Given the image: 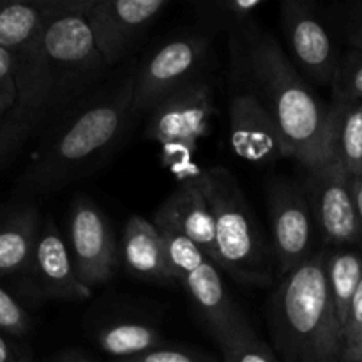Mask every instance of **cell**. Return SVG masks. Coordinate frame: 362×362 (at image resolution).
Here are the masks:
<instances>
[{"instance_id":"cell-16","label":"cell","mask_w":362,"mask_h":362,"mask_svg":"<svg viewBox=\"0 0 362 362\" xmlns=\"http://www.w3.org/2000/svg\"><path fill=\"white\" fill-rule=\"evenodd\" d=\"M154 223L166 225L180 232L218 265L214 216L198 179V173L189 179H184L166 197V200L156 212Z\"/></svg>"},{"instance_id":"cell-27","label":"cell","mask_w":362,"mask_h":362,"mask_svg":"<svg viewBox=\"0 0 362 362\" xmlns=\"http://www.w3.org/2000/svg\"><path fill=\"white\" fill-rule=\"evenodd\" d=\"M115 362H218L205 354L194 352L187 349H175V346H161V349L151 350L141 356L131 357V359L115 361Z\"/></svg>"},{"instance_id":"cell-29","label":"cell","mask_w":362,"mask_h":362,"mask_svg":"<svg viewBox=\"0 0 362 362\" xmlns=\"http://www.w3.org/2000/svg\"><path fill=\"white\" fill-rule=\"evenodd\" d=\"M0 95H16V57L0 46Z\"/></svg>"},{"instance_id":"cell-25","label":"cell","mask_w":362,"mask_h":362,"mask_svg":"<svg viewBox=\"0 0 362 362\" xmlns=\"http://www.w3.org/2000/svg\"><path fill=\"white\" fill-rule=\"evenodd\" d=\"M331 88L332 101L362 103V52L352 49L341 57Z\"/></svg>"},{"instance_id":"cell-1","label":"cell","mask_w":362,"mask_h":362,"mask_svg":"<svg viewBox=\"0 0 362 362\" xmlns=\"http://www.w3.org/2000/svg\"><path fill=\"white\" fill-rule=\"evenodd\" d=\"M230 74L233 83L250 88L274 119L286 158L299 161L306 172L331 158V105L315 94L274 35L255 25L230 37Z\"/></svg>"},{"instance_id":"cell-14","label":"cell","mask_w":362,"mask_h":362,"mask_svg":"<svg viewBox=\"0 0 362 362\" xmlns=\"http://www.w3.org/2000/svg\"><path fill=\"white\" fill-rule=\"evenodd\" d=\"M230 144L237 158L247 163L278 161L286 158L285 141L260 99L239 83H233L228 106Z\"/></svg>"},{"instance_id":"cell-17","label":"cell","mask_w":362,"mask_h":362,"mask_svg":"<svg viewBox=\"0 0 362 362\" xmlns=\"http://www.w3.org/2000/svg\"><path fill=\"white\" fill-rule=\"evenodd\" d=\"M120 260L133 276L148 281H175L166 258L163 235L154 221L131 216L120 239Z\"/></svg>"},{"instance_id":"cell-20","label":"cell","mask_w":362,"mask_h":362,"mask_svg":"<svg viewBox=\"0 0 362 362\" xmlns=\"http://www.w3.org/2000/svg\"><path fill=\"white\" fill-rule=\"evenodd\" d=\"M41 225L34 209H25L0 225V274L28 272Z\"/></svg>"},{"instance_id":"cell-2","label":"cell","mask_w":362,"mask_h":362,"mask_svg":"<svg viewBox=\"0 0 362 362\" xmlns=\"http://www.w3.org/2000/svg\"><path fill=\"white\" fill-rule=\"evenodd\" d=\"M134 71L112 87L95 90L53 124L23 179L32 191H53L81 179L108 159L131 129Z\"/></svg>"},{"instance_id":"cell-31","label":"cell","mask_w":362,"mask_h":362,"mask_svg":"<svg viewBox=\"0 0 362 362\" xmlns=\"http://www.w3.org/2000/svg\"><path fill=\"white\" fill-rule=\"evenodd\" d=\"M341 362H362V338L350 345H343Z\"/></svg>"},{"instance_id":"cell-8","label":"cell","mask_w":362,"mask_h":362,"mask_svg":"<svg viewBox=\"0 0 362 362\" xmlns=\"http://www.w3.org/2000/svg\"><path fill=\"white\" fill-rule=\"evenodd\" d=\"M214 112L212 87L198 78L148 112L145 138L159 141L170 156L191 154L198 140L207 134Z\"/></svg>"},{"instance_id":"cell-26","label":"cell","mask_w":362,"mask_h":362,"mask_svg":"<svg viewBox=\"0 0 362 362\" xmlns=\"http://www.w3.org/2000/svg\"><path fill=\"white\" fill-rule=\"evenodd\" d=\"M30 329V317L14 300L13 296L0 288V331L11 336H23Z\"/></svg>"},{"instance_id":"cell-30","label":"cell","mask_w":362,"mask_h":362,"mask_svg":"<svg viewBox=\"0 0 362 362\" xmlns=\"http://www.w3.org/2000/svg\"><path fill=\"white\" fill-rule=\"evenodd\" d=\"M345 35L349 45L352 46L356 52H362V6L357 7L352 14H349Z\"/></svg>"},{"instance_id":"cell-7","label":"cell","mask_w":362,"mask_h":362,"mask_svg":"<svg viewBox=\"0 0 362 362\" xmlns=\"http://www.w3.org/2000/svg\"><path fill=\"white\" fill-rule=\"evenodd\" d=\"M209 46V39L200 34H184L158 46L134 69V113H148L170 94L197 81Z\"/></svg>"},{"instance_id":"cell-22","label":"cell","mask_w":362,"mask_h":362,"mask_svg":"<svg viewBox=\"0 0 362 362\" xmlns=\"http://www.w3.org/2000/svg\"><path fill=\"white\" fill-rule=\"evenodd\" d=\"M327 283L338 313L339 324L345 327L350 304L362 279V257L354 251H334L327 255Z\"/></svg>"},{"instance_id":"cell-4","label":"cell","mask_w":362,"mask_h":362,"mask_svg":"<svg viewBox=\"0 0 362 362\" xmlns=\"http://www.w3.org/2000/svg\"><path fill=\"white\" fill-rule=\"evenodd\" d=\"M198 179L214 216L218 267L240 283L264 285L269 281L264 244L237 179L223 166L202 170Z\"/></svg>"},{"instance_id":"cell-32","label":"cell","mask_w":362,"mask_h":362,"mask_svg":"<svg viewBox=\"0 0 362 362\" xmlns=\"http://www.w3.org/2000/svg\"><path fill=\"white\" fill-rule=\"evenodd\" d=\"M352 193H354V202H356L357 218H359L361 237H362V177H356V179H352Z\"/></svg>"},{"instance_id":"cell-34","label":"cell","mask_w":362,"mask_h":362,"mask_svg":"<svg viewBox=\"0 0 362 362\" xmlns=\"http://www.w3.org/2000/svg\"><path fill=\"white\" fill-rule=\"evenodd\" d=\"M16 95H0V124H2L4 119L9 115L11 110L16 106Z\"/></svg>"},{"instance_id":"cell-19","label":"cell","mask_w":362,"mask_h":362,"mask_svg":"<svg viewBox=\"0 0 362 362\" xmlns=\"http://www.w3.org/2000/svg\"><path fill=\"white\" fill-rule=\"evenodd\" d=\"M329 156L352 179L362 177V103H331Z\"/></svg>"},{"instance_id":"cell-3","label":"cell","mask_w":362,"mask_h":362,"mask_svg":"<svg viewBox=\"0 0 362 362\" xmlns=\"http://www.w3.org/2000/svg\"><path fill=\"white\" fill-rule=\"evenodd\" d=\"M327 255L283 274L271 299V327L285 362H341L343 327L327 283Z\"/></svg>"},{"instance_id":"cell-5","label":"cell","mask_w":362,"mask_h":362,"mask_svg":"<svg viewBox=\"0 0 362 362\" xmlns=\"http://www.w3.org/2000/svg\"><path fill=\"white\" fill-rule=\"evenodd\" d=\"M42 48L52 81L48 113L60 117L94 94V87L110 67L83 14L48 16L42 30Z\"/></svg>"},{"instance_id":"cell-11","label":"cell","mask_w":362,"mask_h":362,"mask_svg":"<svg viewBox=\"0 0 362 362\" xmlns=\"http://www.w3.org/2000/svg\"><path fill=\"white\" fill-rule=\"evenodd\" d=\"M67 239L74 269L85 286L94 290L115 274L120 247L105 212L88 197H78L71 205Z\"/></svg>"},{"instance_id":"cell-33","label":"cell","mask_w":362,"mask_h":362,"mask_svg":"<svg viewBox=\"0 0 362 362\" xmlns=\"http://www.w3.org/2000/svg\"><path fill=\"white\" fill-rule=\"evenodd\" d=\"M0 362H27L16 356L13 352V349L9 346V343L4 339V336L0 334Z\"/></svg>"},{"instance_id":"cell-35","label":"cell","mask_w":362,"mask_h":362,"mask_svg":"<svg viewBox=\"0 0 362 362\" xmlns=\"http://www.w3.org/2000/svg\"><path fill=\"white\" fill-rule=\"evenodd\" d=\"M57 362H95V361L88 359V357L81 356V354H64V356L59 357V361Z\"/></svg>"},{"instance_id":"cell-28","label":"cell","mask_w":362,"mask_h":362,"mask_svg":"<svg viewBox=\"0 0 362 362\" xmlns=\"http://www.w3.org/2000/svg\"><path fill=\"white\" fill-rule=\"evenodd\" d=\"M362 338V279L359 283L356 296H354L352 304H350L349 318L343 327V345L357 341Z\"/></svg>"},{"instance_id":"cell-12","label":"cell","mask_w":362,"mask_h":362,"mask_svg":"<svg viewBox=\"0 0 362 362\" xmlns=\"http://www.w3.org/2000/svg\"><path fill=\"white\" fill-rule=\"evenodd\" d=\"M274 257L281 274L313 257L315 219L304 187L290 179H274L267 193Z\"/></svg>"},{"instance_id":"cell-15","label":"cell","mask_w":362,"mask_h":362,"mask_svg":"<svg viewBox=\"0 0 362 362\" xmlns=\"http://www.w3.org/2000/svg\"><path fill=\"white\" fill-rule=\"evenodd\" d=\"M28 274L48 299L85 300L92 296V290L78 278L69 246L52 219H46L39 230Z\"/></svg>"},{"instance_id":"cell-18","label":"cell","mask_w":362,"mask_h":362,"mask_svg":"<svg viewBox=\"0 0 362 362\" xmlns=\"http://www.w3.org/2000/svg\"><path fill=\"white\" fill-rule=\"evenodd\" d=\"M46 20L45 0L0 4V46L13 53L16 62L42 55Z\"/></svg>"},{"instance_id":"cell-9","label":"cell","mask_w":362,"mask_h":362,"mask_svg":"<svg viewBox=\"0 0 362 362\" xmlns=\"http://www.w3.org/2000/svg\"><path fill=\"white\" fill-rule=\"evenodd\" d=\"M279 18L290 60L297 71L313 83L332 87L341 57L315 4L308 0H285Z\"/></svg>"},{"instance_id":"cell-23","label":"cell","mask_w":362,"mask_h":362,"mask_svg":"<svg viewBox=\"0 0 362 362\" xmlns=\"http://www.w3.org/2000/svg\"><path fill=\"white\" fill-rule=\"evenodd\" d=\"M264 6V0H207L194 4V13L211 28L235 37L257 25L255 18Z\"/></svg>"},{"instance_id":"cell-21","label":"cell","mask_w":362,"mask_h":362,"mask_svg":"<svg viewBox=\"0 0 362 362\" xmlns=\"http://www.w3.org/2000/svg\"><path fill=\"white\" fill-rule=\"evenodd\" d=\"M95 341L101 346L103 352L108 354L115 361L131 359V357L165 346V339L158 327L147 322L134 320L108 324L98 332Z\"/></svg>"},{"instance_id":"cell-10","label":"cell","mask_w":362,"mask_h":362,"mask_svg":"<svg viewBox=\"0 0 362 362\" xmlns=\"http://www.w3.org/2000/svg\"><path fill=\"white\" fill-rule=\"evenodd\" d=\"M304 193L313 212L315 226L329 246L361 243V225L352 193V177L334 158L308 172Z\"/></svg>"},{"instance_id":"cell-24","label":"cell","mask_w":362,"mask_h":362,"mask_svg":"<svg viewBox=\"0 0 362 362\" xmlns=\"http://www.w3.org/2000/svg\"><path fill=\"white\" fill-rule=\"evenodd\" d=\"M219 349L223 354V362H278L271 349L258 338L250 322L226 336L219 343Z\"/></svg>"},{"instance_id":"cell-13","label":"cell","mask_w":362,"mask_h":362,"mask_svg":"<svg viewBox=\"0 0 362 362\" xmlns=\"http://www.w3.org/2000/svg\"><path fill=\"white\" fill-rule=\"evenodd\" d=\"M168 6L170 0H95L87 20L110 69L129 57Z\"/></svg>"},{"instance_id":"cell-6","label":"cell","mask_w":362,"mask_h":362,"mask_svg":"<svg viewBox=\"0 0 362 362\" xmlns=\"http://www.w3.org/2000/svg\"><path fill=\"white\" fill-rule=\"evenodd\" d=\"M156 226L163 235L173 279L184 286L219 345L226 336L247 322L223 281L221 269L180 232L158 223Z\"/></svg>"}]
</instances>
